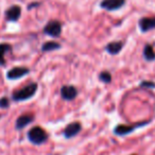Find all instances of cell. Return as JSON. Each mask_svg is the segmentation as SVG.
Segmentation results:
<instances>
[{
    "mask_svg": "<svg viewBox=\"0 0 155 155\" xmlns=\"http://www.w3.org/2000/svg\"><path fill=\"white\" fill-rule=\"evenodd\" d=\"M10 105V101L7 97H3L0 99V107L1 108H8Z\"/></svg>",
    "mask_w": 155,
    "mask_h": 155,
    "instance_id": "cell-18",
    "label": "cell"
},
{
    "mask_svg": "<svg viewBox=\"0 0 155 155\" xmlns=\"http://www.w3.org/2000/svg\"><path fill=\"white\" fill-rule=\"evenodd\" d=\"M143 58H146L148 62H152L155 60V51L151 45H146L143 48Z\"/></svg>",
    "mask_w": 155,
    "mask_h": 155,
    "instance_id": "cell-13",
    "label": "cell"
},
{
    "mask_svg": "<svg viewBox=\"0 0 155 155\" xmlns=\"http://www.w3.org/2000/svg\"><path fill=\"white\" fill-rule=\"evenodd\" d=\"M141 32H148L155 29V17H142L138 22Z\"/></svg>",
    "mask_w": 155,
    "mask_h": 155,
    "instance_id": "cell-11",
    "label": "cell"
},
{
    "mask_svg": "<svg viewBox=\"0 0 155 155\" xmlns=\"http://www.w3.org/2000/svg\"><path fill=\"white\" fill-rule=\"evenodd\" d=\"M44 33L49 36L58 37L62 33V24L58 20H51L44 28Z\"/></svg>",
    "mask_w": 155,
    "mask_h": 155,
    "instance_id": "cell-4",
    "label": "cell"
},
{
    "mask_svg": "<svg viewBox=\"0 0 155 155\" xmlns=\"http://www.w3.org/2000/svg\"><path fill=\"white\" fill-rule=\"evenodd\" d=\"M29 71L30 70L27 67H14L7 72V79L8 80H17L28 74Z\"/></svg>",
    "mask_w": 155,
    "mask_h": 155,
    "instance_id": "cell-6",
    "label": "cell"
},
{
    "mask_svg": "<svg viewBox=\"0 0 155 155\" xmlns=\"http://www.w3.org/2000/svg\"><path fill=\"white\" fill-rule=\"evenodd\" d=\"M11 45H9V44H0V66H5V55L8 51L11 50Z\"/></svg>",
    "mask_w": 155,
    "mask_h": 155,
    "instance_id": "cell-14",
    "label": "cell"
},
{
    "mask_svg": "<svg viewBox=\"0 0 155 155\" xmlns=\"http://www.w3.org/2000/svg\"><path fill=\"white\" fill-rule=\"evenodd\" d=\"M37 84L36 83H31V84L27 85V86L22 87L19 91H16L12 95V99L16 102L20 101H26L33 97L37 91Z\"/></svg>",
    "mask_w": 155,
    "mask_h": 155,
    "instance_id": "cell-1",
    "label": "cell"
},
{
    "mask_svg": "<svg viewBox=\"0 0 155 155\" xmlns=\"http://www.w3.org/2000/svg\"><path fill=\"white\" fill-rule=\"evenodd\" d=\"M21 16V8L19 5H12L5 12V18L8 21H17Z\"/></svg>",
    "mask_w": 155,
    "mask_h": 155,
    "instance_id": "cell-9",
    "label": "cell"
},
{
    "mask_svg": "<svg viewBox=\"0 0 155 155\" xmlns=\"http://www.w3.org/2000/svg\"><path fill=\"white\" fill-rule=\"evenodd\" d=\"M149 121H141L140 123H136V124H118L114 129V133L118 136H124L127 134H131L135 131L136 129L143 125L148 124Z\"/></svg>",
    "mask_w": 155,
    "mask_h": 155,
    "instance_id": "cell-3",
    "label": "cell"
},
{
    "mask_svg": "<svg viewBox=\"0 0 155 155\" xmlns=\"http://www.w3.org/2000/svg\"><path fill=\"white\" fill-rule=\"evenodd\" d=\"M140 87H146V88H155V83L151 82V81H142L140 83Z\"/></svg>",
    "mask_w": 155,
    "mask_h": 155,
    "instance_id": "cell-17",
    "label": "cell"
},
{
    "mask_svg": "<svg viewBox=\"0 0 155 155\" xmlns=\"http://www.w3.org/2000/svg\"><path fill=\"white\" fill-rule=\"evenodd\" d=\"M34 120V115L31 114V113H26V114H22L21 116H19L17 118L15 122V129L16 130H22L24 127H26L28 124H30L31 122H33Z\"/></svg>",
    "mask_w": 155,
    "mask_h": 155,
    "instance_id": "cell-8",
    "label": "cell"
},
{
    "mask_svg": "<svg viewBox=\"0 0 155 155\" xmlns=\"http://www.w3.org/2000/svg\"><path fill=\"white\" fill-rule=\"evenodd\" d=\"M61 45L56 41H47L41 46V50L44 52H49V51H53V50L60 49Z\"/></svg>",
    "mask_w": 155,
    "mask_h": 155,
    "instance_id": "cell-15",
    "label": "cell"
},
{
    "mask_svg": "<svg viewBox=\"0 0 155 155\" xmlns=\"http://www.w3.org/2000/svg\"><path fill=\"white\" fill-rule=\"evenodd\" d=\"M28 139L33 144H43L47 141L48 133L41 127H34L28 132Z\"/></svg>",
    "mask_w": 155,
    "mask_h": 155,
    "instance_id": "cell-2",
    "label": "cell"
},
{
    "mask_svg": "<svg viewBox=\"0 0 155 155\" xmlns=\"http://www.w3.org/2000/svg\"><path fill=\"white\" fill-rule=\"evenodd\" d=\"M125 3V0H103L100 3V7L106 11H116L122 8Z\"/></svg>",
    "mask_w": 155,
    "mask_h": 155,
    "instance_id": "cell-7",
    "label": "cell"
},
{
    "mask_svg": "<svg viewBox=\"0 0 155 155\" xmlns=\"http://www.w3.org/2000/svg\"><path fill=\"white\" fill-rule=\"evenodd\" d=\"M81 130H82V124H81L79 121H73L70 124H68L64 130V137L67 139H70V138L74 137L75 135L80 133Z\"/></svg>",
    "mask_w": 155,
    "mask_h": 155,
    "instance_id": "cell-5",
    "label": "cell"
},
{
    "mask_svg": "<svg viewBox=\"0 0 155 155\" xmlns=\"http://www.w3.org/2000/svg\"><path fill=\"white\" fill-rule=\"evenodd\" d=\"M99 80L103 83H110L112 82V74L108 71H102L99 74Z\"/></svg>",
    "mask_w": 155,
    "mask_h": 155,
    "instance_id": "cell-16",
    "label": "cell"
},
{
    "mask_svg": "<svg viewBox=\"0 0 155 155\" xmlns=\"http://www.w3.org/2000/svg\"><path fill=\"white\" fill-rule=\"evenodd\" d=\"M78 95V89L72 85H65L61 88V96L64 100H73Z\"/></svg>",
    "mask_w": 155,
    "mask_h": 155,
    "instance_id": "cell-10",
    "label": "cell"
},
{
    "mask_svg": "<svg viewBox=\"0 0 155 155\" xmlns=\"http://www.w3.org/2000/svg\"><path fill=\"white\" fill-rule=\"evenodd\" d=\"M123 44L121 41H112V43L107 44L105 47V50L112 55H116L122 50Z\"/></svg>",
    "mask_w": 155,
    "mask_h": 155,
    "instance_id": "cell-12",
    "label": "cell"
},
{
    "mask_svg": "<svg viewBox=\"0 0 155 155\" xmlns=\"http://www.w3.org/2000/svg\"><path fill=\"white\" fill-rule=\"evenodd\" d=\"M132 155H136V154H132Z\"/></svg>",
    "mask_w": 155,
    "mask_h": 155,
    "instance_id": "cell-19",
    "label": "cell"
}]
</instances>
